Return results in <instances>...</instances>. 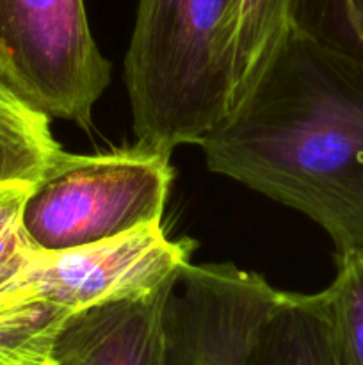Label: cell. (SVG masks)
<instances>
[{"label":"cell","instance_id":"obj_3","mask_svg":"<svg viewBox=\"0 0 363 365\" xmlns=\"http://www.w3.org/2000/svg\"><path fill=\"white\" fill-rule=\"evenodd\" d=\"M171 153L135 143L102 153L60 152L32 187L23 228L39 252H60L160 223Z\"/></svg>","mask_w":363,"mask_h":365},{"label":"cell","instance_id":"obj_2","mask_svg":"<svg viewBox=\"0 0 363 365\" xmlns=\"http://www.w3.org/2000/svg\"><path fill=\"white\" fill-rule=\"evenodd\" d=\"M235 0H139L125 82L135 143L199 145L230 109Z\"/></svg>","mask_w":363,"mask_h":365},{"label":"cell","instance_id":"obj_12","mask_svg":"<svg viewBox=\"0 0 363 365\" xmlns=\"http://www.w3.org/2000/svg\"><path fill=\"white\" fill-rule=\"evenodd\" d=\"M337 277L326 289L340 365H363V252L337 257Z\"/></svg>","mask_w":363,"mask_h":365},{"label":"cell","instance_id":"obj_10","mask_svg":"<svg viewBox=\"0 0 363 365\" xmlns=\"http://www.w3.org/2000/svg\"><path fill=\"white\" fill-rule=\"evenodd\" d=\"M60 152L50 118L0 84V184L36 185Z\"/></svg>","mask_w":363,"mask_h":365},{"label":"cell","instance_id":"obj_5","mask_svg":"<svg viewBox=\"0 0 363 365\" xmlns=\"http://www.w3.org/2000/svg\"><path fill=\"white\" fill-rule=\"evenodd\" d=\"M194 242L173 241L162 225L60 252H38L20 289L66 314L146 294L173 280L189 262Z\"/></svg>","mask_w":363,"mask_h":365},{"label":"cell","instance_id":"obj_13","mask_svg":"<svg viewBox=\"0 0 363 365\" xmlns=\"http://www.w3.org/2000/svg\"><path fill=\"white\" fill-rule=\"evenodd\" d=\"M290 18L317 41L363 59V0H292Z\"/></svg>","mask_w":363,"mask_h":365},{"label":"cell","instance_id":"obj_9","mask_svg":"<svg viewBox=\"0 0 363 365\" xmlns=\"http://www.w3.org/2000/svg\"><path fill=\"white\" fill-rule=\"evenodd\" d=\"M292 0H235L230 21V110L265 71L283 41Z\"/></svg>","mask_w":363,"mask_h":365},{"label":"cell","instance_id":"obj_6","mask_svg":"<svg viewBox=\"0 0 363 365\" xmlns=\"http://www.w3.org/2000/svg\"><path fill=\"white\" fill-rule=\"evenodd\" d=\"M281 291L233 264H191L166 307L167 365H244Z\"/></svg>","mask_w":363,"mask_h":365},{"label":"cell","instance_id":"obj_1","mask_svg":"<svg viewBox=\"0 0 363 365\" xmlns=\"http://www.w3.org/2000/svg\"><path fill=\"white\" fill-rule=\"evenodd\" d=\"M199 146L212 173L315 221L337 257L363 252V59L290 24L255 88Z\"/></svg>","mask_w":363,"mask_h":365},{"label":"cell","instance_id":"obj_11","mask_svg":"<svg viewBox=\"0 0 363 365\" xmlns=\"http://www.w3.org/2000/svg\"><path fill=\"white\" fill-rule=\"evenodd\" d=\"M64 310L28 291L0 294V365H52V349Z\"/></svg>","mask_w":363,"mask_h":365},{"label":"cell","instance_id":"obj_8","mask_svg":"<svg viewBox=\"0 0 363 365\" xmlns=\"http://www.w3.org/2000/svg\"><path fill=\"white\" fill-rule=\"evenodd\" d=\"M244 365H340L327 292L281 291Z\"/></svg>","mask_w":363,"mask_h":365},{"label":"cell","instance_id":"obj_7","mask_svg":"<svg viewBox=\"0 0 363 365\" xmlns=\"http://www.w3.org/2000/svg\"><path fill=\"white\" fill-rule=\"evenodd\" d=\"M177 277L146 294L71 314L53 342L52 365H167L166 307Z\"/></svg>","mask_w":363,"mask_h":365},{"label":"cell","instance_id":"obj_14","mask_svg":"<svg viewBox=\"0 0 363 365\" xmlns=\"http://www.w3.org/2000/svg\"><path fill=\"white\" fill-rule=\"evenodd\" d=\"M32 187L27 182L0 184V294L21 291V280L39 252L23 228V207Z\"/></svg>","mask_w":363,"mask_h":365},{"label":"cell","instance_id":"obj_4","mask_svg":"<svg viewBox=\"0 0 363 365\" xmlns=\"http://www.w3.org/2000/svg\"><path fill=\"white\" fill-rule=\"evenodd\" d=\"M110 70L84 0H0V84L31 107L89 128Z\"/></svg>","mask_w":363,"mask_h":365}]
</instances>
